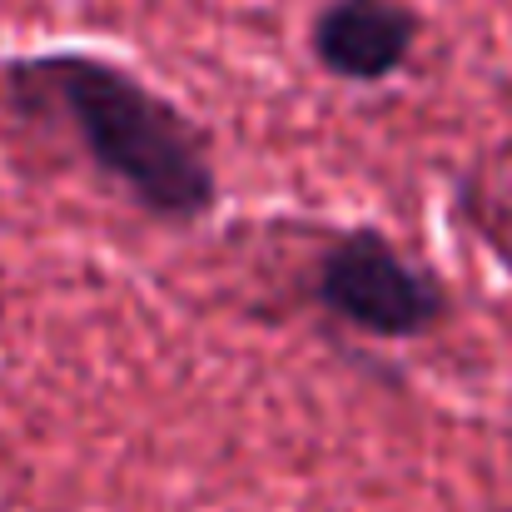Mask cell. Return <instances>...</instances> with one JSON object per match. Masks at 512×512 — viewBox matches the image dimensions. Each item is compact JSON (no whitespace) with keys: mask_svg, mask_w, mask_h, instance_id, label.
<instances>
[{"mask_svg":"<svg viewBox=\"0 0 512 512\" xmlns=\"http://www.w3.org/2000/svg\"><path fill=\"white\" fill-rule=\"evenodd\" d=\"M20 90L50 95L90 165L115 179L150 219L194 224L219 204L204 130L160 90L100 55H35L5 70Z\"/></svg>","mask_w":512,"mask_h":512,"instance_id":"6da1fadb","label":"cell"},{"mask_svg":"<svg viewBox=\"0 0 512 512\" xmlns=\"http://www.w3.org/2000/svg\"><path fill=\"white\" fill-rule=\"evenodd\" d=\"M309 289L324 314L368 339H423L448 314L443 284L428 269L408 264L398 244L378 229L339 234L324 249Z\"/></svg>","mask_w":512,"mask_h":512,"instance_id":"7a4b0ae2","label":"cell"},{"mask_svg":"<svg viewBox=\"0 0 512 512\" xmlns=\"http://www.w3.org/2000/svg\"><path fill=\"white\" fill-rule=\"evenodd\" d=\"M418 45V15L403 0H329L309 25V55L348 85L393 80Z\"/></svg>","mask_w":512,"mask_h":512,"instance_id":"3957f363","label":"cell"}]
</instances>
